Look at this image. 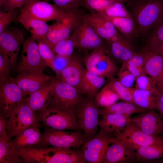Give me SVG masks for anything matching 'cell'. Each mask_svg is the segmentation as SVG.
<instances>
[{
    "label": "cell",
    "mask_w": 163,
    "mask_h": 163,
    "mask_svg": "<svg viewBox=\"0 0 163 163\" xmlns=\"http://www.w3.org/2000/svg\"><path fill=\"white\" fill-rule=\"evenodd\" d=\"M0 84V116L7 118L26 96L13 80Z\"/></svg>",
    "instance_id": "14"
},
{
    "label": "cell",
    "mask_w": 163,
    "mask_h": 163,
    "mask_svg": "<svg viewBox=\"0 0 163 163\" xmlns=\"http://www.w3.org/2000/svg\"><path fill=\"white\" fill-rule=\"evenodd\" d=\"M137 162H146L163 157V144H153L136 149Z\"/></svg>",
    "instance_id": "32"
},
{
    "label": "cell",
    "mask_w": 163,
    "mask_h": 163,
    "mask_svg": "<svg viewBox=\"0 0 163 163\" xmlns=\"http://www.w3.org/2000/svg\"><path fill=\"white\" fill-rule=\"evenodd\" d=\"M161 138H162L163 139V134L161 136Z\"/></svg>",
    "instance_id": "53"
},
{
    "label": "cell",
    "mask_w": 163,
    "mask_h": 163,
    "mask_svg": "<svg viewBox=\"0 0 163 163\" xmlns=\"http://www.w3.org/2000/svg\"><path fill=\"white\" fill-rule=\"evenodd\" d=\"M144 69L158 89H163V57L148 49Z\"/></svg>",
    "instance_id": "24"
},
{
    "label": "cell",
    "mask_w": 163,
    "mask_h": 163,
    "mask_svg": "<svg viewBox=\"0 0 163 163\" xmlns=\"http://www.w3.org/2000/svg\"><path fill=\"white\" fill-rule=\"evenodd\" d=\"M108 83L113 87L120 99L125 101L133 103L132 94L133 88H129L124 86L114 76L108 78Z\"/></svg>",
    "instance_id": "36"
},
{
    "label": "cell",
    "mask_w": 163,
    "mask_h": 163,
    "mask_svg": "<svg viewBox=\"0 0 163 163\" xmlns=\"http://www.w3.org/2000/svg\"><path fill=\"white\" fill-rule=\"evenodd\" d=\"M56 6L63 9L81 7L82 0H51Z\"/></svg>",
    "instance_id": "49"
},
{
    "label": "cell",
    "mask_w": 163,
    "mask_h": 163,
    "mask_svg": "<svg viewBox=\"0 0 163 163\" xmlns=\"http://www.w3.org/2000/svg\"><path fill=\"white\" fill-rule=\"evenodd\" d=\"M118 140L136 149L139 147L163 144V139L147 135L130 121L125 130L117 137Z\"/></svg>",
    "instance_id": "17"
},
{
    "label": "cell",
    "mask_w": 163,
    "mask_h": 163,
    "mask_svg": "<svg viewBox=\"0 0 163 163\" xmlns=\"http://www.w3.org/2000/svg\"><path fill=\"white\" fill-rule=\"evenodd\" d=\"M98 107L94 98H84L76 112L78 124L87 139L97 133L99 115Z\"/></svg>",
    "instance_id": "10"
},
{
    "label": "cell",
    "mask_w": 163,
    "mask_h": 163,
    "mask_svg": "<svg viewBox=\"0 0 163 163\" xmlns=\"http://www.w3.org/2000/svg\"><path fill=\"white\" fill-rule=\"evenodd\" d=\"M85 17L92 25L98 35L108 44L124 37L109 21L98 12L88 13Z\"/></svg>",
    "instance_id": "19"
},
{
    "label": "cell",
    "mask_w": 163,
    "mask_h": 163,
    "mask_svg": "<svg viewBox=\"0 0 163 163\" xmlns=\"http://www.w3.org/2000/svg\"><path fill=\"white\" fill-rule=\"evenodd\" d=\"M149 110L139 107L133 103L125 101L115 103L107 107L100 108L99 109L101 116L108 113L124 115L131 117L133 114L140 113Z\"/></svg>",
    "instance_id": "30"
},
{
    "label": "cell",
    "mask_w": 163,
    "mask_h": 163,
    "mask_svg": "<svg viewBox=\"0 0 163 163\" xmlns=\"http://www.w3.org/2000/svg\"><path fill=\"white\" fill-rule=\"evenodd\" d=\"M157 107L159 114L163 118V89H159L157 97Z\"/></svg>",
    "instance_id": "50"
},
{
    "label": "cell",
    "mask_w": 163,
    "mask_h": 163,
    "mask_svg": "<svg viewBox=\"0 0 163 163\" xmlns=\"http://www.w3.org/2000/svg\"><path fill=\"white\" fill-rule=\"evenodd\" d=\"M23 163H64L66 155L62 148L31 146L18 151Z\"/></svg>",
    "instance_id": "12"
},
{
    "label": "cell",
    "mask_w": 163,
    "mask_h": 163,
    "mask_svg": "<svg viewBox=\"0 0 163 163\" xmlns=\"http://www.w3.org/2000/svg\"><path fill=\"white\" fill-rule=\"evenodd\" d=\"M130 121L144 133L161 138L163 134V118L153 110L139 113L131 117Z\"/></svg>",
    "instance_id": "16"
},
{
    "label": "cell",
    "mask_w": 163,
    "mask_h": 163,
    "mask_svg": "<svg viewBox=\"0 0 163 163\" xmlns=\"http://www.w3.org/2000/svg\"><path fill=\"white\" fill-rule=\"evenodd\" d=\"M52 79L44 73H25L18 74L13 81L27 96L51 82Z\"/></svg>",
    "instance_id": "20"
},
{
    "label": "cell",
    "mask_w": 163,
    "mask_h": 163,
    "mask_svg": "<svg viewBox=\"0 0 163 163\" xmlns=\"http://www.w3.org/2000/svg\"><path fill=\"white\" fill-rule=\"evenodd\" d=\"M103 18L110 21L117 30L124 37L130 39L138 37L139 32L133 18L125 17H110L99 12Z\"/></svg>",
    "instance_id": "26"
},
{
    "label": "cell",
    "mask_w": 163,
    "mask_h": 163,
    "mask_svg": "<svg viewBox=\"0 0 163 163\" xmlns=\"http://www.w3.org/2000/svg\"><path fill=\"white\" fill-rule=\"evenodd\" d=\"M162 158V161H163V157Z\"/></svg>",
    "instance_id": "54"
},
{
    "label": "cell",
    "mask_w": 163,
    "mask_h": 163,
    "mask_svg": "<svg viewBox=\"0 0 163 163\" xmlns=\"http://www.w3.org/2000/svg\"><path fill=\"white\" fill-rule=\"evenodd\" d=\"M38 120L43 125L59 130L78 131L79 127L76 114L66 109L50 107L36 112Z\"/></svg>",
    "instance_id": "3"
},
{
    "label": "cell",
    "mask_w": 163,
    "mask_h": 163,
    "mask_svg": "<svg viewBox=\"0 0 163 163\" xmlns=\"http://www.w3.org/2000/svg\"><path fill=\"white\" fill-rule=\"evenodd\" d=\"M40 124H35L28 128L16 136L12 140V143L15 147L20 143L31 135L35 131L39 129Z\"/></svg>",
    "instance_id": "47"
},
{
    "label": "cell",
    "mask_w": 163,
    "mask_h": 163,
    "mask_svg": "<svg viewBox=\"0 0 163 163\" xmlns=\"http://www.w3.org/2000/svg\"><path fill=\"white\" fill-rule=\"evenodd\" d=\"M85 16L78 21L71 34L76 48L84 53L105 46L103 39L97 34Z\"/></svg>",
    "instance_id": "7"
},
{
    "label": "cell",
    "mask_w": 163,
    "mask_h": 163,
    "mask_svg": "<svg viewBox=\"0 0 163 163\" xmlns=\"http://www.w3.org/2000/svg\"><path fill=\"white\" fill-rule=\"evenodd\" d=\"M24 39L20 30L10 27L0 33V53L8 59L12 67L16 64Z\"/></svg>",
    "instance_id": "15"
},
{
    "label": "cell",
    "mask_w": 163,
    "mask_h": 163,
    "mask_svg": "<svg viewBox=\"0 0 163 163\" xmlns=\"http://www.w3.org/2000/svg\"><path fill=\"white\" fill-rule=\"evenodd\" d=\"M18 12L16 9L5 12L2 10L0 11V33L13 22L16 21L18 15Z\"/></svg>",
    "instance_id": "41"
},
{
    "label": "cell",
    "mask_w": 163,
    "mask_h": 163,
    "mask_svg": "<svg viewBox=\"0 0 163 163\" xmlns=\"http://www.w3.org/2000/svg\"><path fill=\"white\" fill-rule=\"evenodd\" d=\"M17 70L18 74H43L46 66L40 54L36 40L31 37L24 39Z\"/></svg>",
    "instance_id": "5"
},
{
    "label": "cell",
    "mask_w": 163,
    "mask_h": 163,
    "mask_svg": "<svg viewBox=\"0 0 163 163\" xmlns=\"http://www.w3.org/2000/svg\"><path fill=\"white\" fill-rule=\"evenodd\" d=\"M42 135L38 129L29 137L18 144L15 148L18 151L23 148L33 146L39 142L41 138Z\"/></svg>",
    "instance_id": "45"
},
{
    "label": "cell",
    "mask_w": 163,
    "mask_h": 163,
    "mask_svg": "<svg viewBox=\"0 0 163 163\" xmlns=\"http://www.w3.org/2000/svg\"><path fill=\"white\" fill-rule=\"evenodd\" d=\"M23 163L11 139L0 137V163Z\"/></svg>",
    "instance_id": "31"
},
{
    "label": "cell",
    "mask_w": 163,
    "mask_h": 163,
    "mask_svg": "<svg viewBox=\"0 0 163 163\" xmlns=\"http://www.w3.org/2000/svg\"><path fill=\"white\" fill-rule=\"evenodd\" d=\"M69 15L63 21H56L43 39L52 48L60 41L69 37L78 21L87 13L82 7L69 8Z\"/></svg>",
    "instance_id": "9"
},
{
    "label": "cell",
    "mask_w": 163,
    "mask_h": 163,
    "mask_svg": "<svg viewBox=\"0 0 163 163\" xmlns=\"http://www.w3.org/2000/svg\"><path fill=\"white\" fill-rule=\"evenodd\" d=\"M75 48V41L71 35L57 43L52 49L55 55L71 57Z\"/></svg>",
    "instance_id": "35"
},
{
    "label": "cell",
    "mask_w": 163,
    "mask_h": 163,
    "mask_svg": "<svg viewBox=\"0 0 163 163\" xmlns=\"http://www.w3.org/2000/svg\"><path fill=\"white\" fill-rule=\"evenodd\" d=\"M53 82H51L26 96L24 101L35 113L48 107L53 96Z\"/></svg>",
    "instance_id": "25"
},
{
    "label": "cell",
    "mask_w": 163,
    "mask_h": 163,
    "mask_svg": "<svg viewBox=\"0 0 163 163\" xmlns=\"http://www.w3.org/2000/svg\"><path fill=\"white\" fill-rule=\"evenodd\" d=\"M21 11L43 21H63L69 15V9L60 8L41 0H27Z\"/></svg>",
    "instance_id": "11"
},
{
    "label": "cell",
    "mask_w": 163,
    "mask_h": 163,
    "mask_svg": "<svg viewBox=\"0 0 163 163\" xmlns=\"http://www.w3.org/2000/svg\"><path fill=\"white\" fill-rule=\"evenodd\" d=\"M97 12L110 17H125L133 18L125 3L120 2L113 3Z\"/></svg>",
    "instance_id": "34"
},
{
    "label": "cell",
    "mask_w": 163,
    "mask_h": 163,
    "mask_svg": "<svg viewBox=\"0 0 163 163\" xmlns=\"http://www.w3.org/2000/svg\"><path fill=\"white\" fill-rule=\"evenodd\" d=\"M108 44L112 56L122 63L130 59L136 52L130 40L125 37Z\"/></svg>",
    "instance_id": "27"
},
{
    "label": "cell",
    "mask_w": 163,
    "mask_h": 163,
    "mask_svg": "<svg viewBox=\"0 0 163 163\" xmlns=\"http://www.w3.org/2000/svg\"><path fill=\"white\" fill-rule=\"evenodd\" d=\"M85 69L80 58L73 54L69 65L57 76L59 80L72 86L80 91V85Z\"/></svg>",
    "instance_id": "21"
},
{
    "label": "cell",
    "mask_w": 163,
    "mask_h": 163,
    "mask_svg": "<svg viewBox=\"0 0 163 163\" xmlns=\"http://www.w3.org/2000/svg\"><path fill=\"white\" fill-rule=\"evenodd\" d=\"M40 123L36 113L24 100L7 118L6 128L8 137L11 139L28 128Z\"/></svg>",
    "instance_id": "8"
},
{
    "label": "cell",
    "mask_w": 163,
    "mask_h": 163,
    "mask_svg": "<svg viewBox=\"0 0 163 163\" xmlns=\"http://www.w3.org/2000/svg\"><path fill=\"white\" fill-rule=\"evenodd\" d=\"M128 0H82L81 7L89 13L97 12L109 5L115 2L125 4Z\"/></svg>",
    "instance_id": "37"
},
{
    "label": "cell",
    "mask_w": 163,
    "mask_h": 163,
    "mask_svg": "<svg viewBox=\"0 0 163 163\" xmlns=\"http://www.w3.org/2000/svg\"><path fill=\"white\" fill-rule=\"evenodd\" d=\"M131 117L112 113L101 115L98 126L100 129L113 138L118 136L130 121Z\"/></svg>",
    "instance_id": "22"
},
{
    "label": "cell",
    "mask_w": 163,
    "mask_h": 163,
    "mask_svg": "<svg viewBox=\"0 0 163 163\" xmlns=\"http://www.w3.org/2000/svg\"><path fill=\"white\" fill-rule=\"evenodd\" d=\"M163 43V22L153 29L147 40L146 46L149 50L153 51Z\"/></svg>",
    "instance_id": "38"
},
{
    "label": "cell",
    "mask_w": 163,
    "mask_h": 163,
    "mask_svg": "<svg viewBox=\"0 0 163 163\" xmlns=\"http://www.w3.org/2000/svg\"><path fill=\"white\" fill-rule=\"evenodd\" d=\"M88 140L81 130H59L45 126L40 140L32 146L37 148H80Z\"/></svg>",
    "instance_id": "2"
},
{
    "label": "cell",
    "mask_w": 163,
    "mask_h": 163,
    "mask_svg": "<svg viewBox=\"0 0 163 163\" xmlns=\"http://www.w3.org/2000/svg\"><path fill=\"white\" fill-rule=\"evenodd\" d=\"M16 21L19 22L31 34L36 40L44 39L53 27L46 22L35 18L25 12L21 11Z\"/></svg>",
    "instance_id": "23"
},
{
    "label": "cell",
    "mask_w": 163,
    "mask_h": 163,
    "mask_svg": "<svg viewBox=\"0 0 163 163\" xmlns=\"http://www.w3.org/2000/svg\"><path fill=\"white\" fill-rule=\"evenodd\" d=\"M27 0H0L1 10L7 12L17 9L26 4Z\"/></svg>",
    "instance_id": "48"
},
{
    "label": "cell",
    "mask_w": 163,
    "mask_h": 163,
    "mask_svg": "<svg viewBox=\"0 0 163 163\" xmlns=\"http://www.w3.org/2000/svg\"><path fill=\"white\" fill-rule=\"evenodd\" d=\"M36 41L42 58L46 66L51 68L55 56L52 48L43 39H38Z\"/></svg>",
    "instance_id": "39"
},
{
    "label": "cell",
    "mask_w": 163,
    "mask_h": 163,
    "mask_svg": "<svg viewBox=\"0 0 163 163\" xmlns=\"http://www.w3.org/2000/svg\"><path fill=\"white\" fill-rule=\"evenodd\" d=\"M53 96L48 106L57 107L76 113L84 99L77 88L59 80L53 79Z\"/></svg>",
    "instance_id": "6"
},
{
    "label": "cell",
    "mask_w": 163,
    "mask_h": 163,
    "mask_svg": "<svg viewBox=\"0 0 163 163\" xmlns=\"http://www.w3.org/2000/svg\"><path fill=\"white\" fill-rule=\"evenodd\" d=\"M115 138L100 129L94 136L87 140L80 148L86 161L101 163L108 147Z\"/></svg>",
    "instance_id": "13"
},
{
    "label": "cell",
    "mask_w": 163,
    "mask_h": 163,
    "mask_svg": "<svg viewBox=\"0 0 163 163\" xmlns=\"http://www.w3.org/2000/svg\"><path fill=\"white\" fill-rule=\"evenodd\" d=\"M119 97L112 86L108 83L99 90L94 98L98 107H108L116 103Z\"/></svg>",
    "instance_id": "33"
},
{
    "label": "cell",
    "mask_w": 163,
    "mask_h": 163,
    "mask_svg": "<svg viewBox=\"0 0 163 163\" xmlns=\"http://www.w3.org/2000/svg\"><path fill=\"white\" fill-rule=\"evenodd\" d=\"M11 67L8 59L0 53V83L9 79L10 69Z\"/></svg>",
    "instance_id": "46"
},
{
    "label": "cell",
    "mask_w": 163,
    "mask_h": 163,
    "mask_svg": "<svg viewBox=\"0 0 163 163\" xmlns=\"http://www.w3.org/2000/svg\"><path fill=\"white\" fill-rule=\"evenodd\" d=\"M7 118L0 116V137L8 138V137L6 128Z\"/></svg>",
    "instance_id": "51"
},
{
    "label": "cell",
    "mask_w": 163,
    "mask_h": 163,
    "mask_svg": "<svg viewBox=\"0 0 163 163\" xmlns=\"http://www.w3.org/2000/svg\"><path fill=\"white\" fill-rule=\"evenodd\" d=\"M121 69L129 70L136 78L143 75H146L144 69L139 66L131 58L122 62Z\"/></svg>",
    "instance_id": "44"
},
{
    "label": "cell",
    "mask_w": 163,
    "mask_h": 163,
    "mask_svg": "<svg viewBox=\"0 0 163 163\" xmlns=\"http://www.w3.org/2000/svg\"><path fill=\"white\" fill-rule=\"evenodd\" d=\"M137 162L136 149L116 139L107 149L101 163H131Z\"/></svg>",
    "instance_id": "18"
},
{
    "label": "cell",
    "mask_w": 163,
    "mask_h": 163,
    "mask_svg": "<svg viewBox=\"0 0 163 163\" xmlns=\"http://www.w3.org/2000/svg\"><path fill=\"white\" fill-rule=\"evenodd\" d=\"M117 74V79L120 82L126 87L132 88L136 78L129 70L120 69Z\"/></svg>",
    "instance_id": "42"
},
{
    "label": "cell",
    "mask_w": 163,
    "mask_h": 163,
    "mask_svg": "<svg viewBox=\"0 0 163 163\" xmlns=\"http://www.w3.org/2000/svg\"><path fill=\"white\" fill-rule=\"evenodd\" d=\"M106 46L94 50L83 59L86 69L92 73L108 78L117 74L118 68Z\"/></svg>",
    "instance_id": "4"
},
{
    "label": "cell",
    "mask_w": 163,
    "mask_h": 163,
    "mask_svg": "<svg viewBox=\"0 0 163 163\" xmlns=\"http://www.w3.org/2000/svg\"><path fill=\"white\" fill-rule=\"evenodd\" d=\"M158 93L133 88V103L138 107L147 110L157 109Z\"/></svg>",
    "instance_id": "29"
},
{
    "label": "cell",
    "mask_w": 163,
    "mask_h": 163,
    "mask_svg": "<svg viewBox=\"0 0 163 163\" xmlns=\"http://www.w3.org/2000/svg\"><path fill=\"white\" fill-rule=\"evenodd\" d=\"M135 88L158 92L159 89L150 77L147 75H143L136 78Z\"/></svg>",
    "instance_id": "40"
},
{
    "label": "cell",
    "mask_w": 163,
    "mask_h": 163,
    "mask_svg": "<svg viewBox=\"0 0 163 163\" xmlns=\"http://www.w3.org/2000/svg\"><path fill=\"white\" fill-rule=\"evenodd\" d=\"M152 51L154 52L163 57V43L157 46Z\"/></svg>",
    "instance_id": "52"
},
{
    "label": "cell",
    "mask_w": 163,
    "mask_h": 163,
    "mask_svg": "<svg viewBox=\"0 0 163 163\" xmlns=\"http://www.w3.org/2000/svg\"><path fill=\"white\" fill-rule=\"evenodd\" d=\"M126 4L139 34H145L163 22V0H128Z\"/></svg>",
    "instance_id": "1"
},
{
    "label": "cell",
    "mask_w": 163,
    "mask_h": 163,
    "mask_svg": "<svg viewBox=\"0 0 163 163\" xmlns=\"http://www.w3.org/2000/svg\"><path fill=\"white\" fill-rule=\"evenodd\" d=\"M105 82L104 78L92 73L85 68L80 91L82 94L94 98Z\"/></svg>",
    "instance_id": "28"
},
{
    "label": "cell",
    "mask_w": 163,
    "mask_h": 163,
    "mask_svg": "<svg viewBox=\"0 0 163 163\" xmlns=\"http://www.w3.org/2000/svg\"><path fill=\"white\" fill-rule=\"evenodd\" d=\"M71 57L55 55L51 68L58 75L69 65Z\"/></svg>",
    "instance_id": "43"
}]
</instances>
